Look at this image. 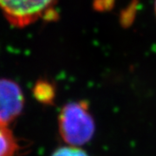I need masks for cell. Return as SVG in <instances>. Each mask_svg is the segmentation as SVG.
<instances>
[{
    "mask_svg": "<svg viewBox=\"0 0 156 156\" xmlns=\"http://www.w3.org/2000/svg\"><path fill=\"white\" fill-rule=\"evenodd\" d=\"M24 96L20 86L10 79H0V122L9 124L22 113Z\"/></svg>",
    "mask_w": 156,
    "mask_h": 156,
    "instance_id": "cell-3",
    "label": "cell"
},
{
    "mask_svg": "<svg viewBox=\"0 0 156 156\" xmlns=\"http://www.w3.org/2000/svg\"><path fill=\"white\" fill-rule=\"evenodd\" d=\"M51 156H89V154L81 148L69 146L57 148Z\"/></svg>",
    "mask_w": 156,
    "mask_h": 156,
    "instance_id": "cell-6",
    "label": "cell"
},
{
    "mask_svg": "<svg viewBox=\"0 0 156 156\" xmlns=\"http://www.w3.org/2000/svg\"><path fill=\"white\" fill-rule=\"evenodd\" d=\"M18 148L12 131L6 124L0 122V156H14Z\"/></svg>",
    "mask_w": 156,
    "mask_h": 156,
    "instance_id": "cell-4",
    "label": "cell"
},
{
    "mask_svg": "<svg viewBox=\"0 0 156 156\" xmlns=\"http://www.w3.org/2000/svg\"><path fill=\"white\" fill-rule=\"evenodd\" d=\"M32 94L39 102L45 105H51L56 98V88L49 81L42 79L35 83Z\"/></svg>",
    "mask_w": 156,
    "mask_h": 156,
    "instance_id": "cell-5",
    "label": "cell"
},
{
    "mask_svg": "<svg viewBox=\"0 0 156 156\" xmlns=\"http://www.w3.org/2000/svg\"><path fill=\"white\" fill-rule=\"evenodd\" d=\"M154 10H155V14H156V1H155V5H154Z\"/></svg>",
    "mask_w": 156,
    "mask_h": 156,
    "instance_id": "cell-7",
    "label": "cell"
},
{
    "mask_svg": "<svg viewBox=\"0 0 156 156\" xmlns=\"http://www.w3.org/2000/svg\"><path fill=\"white\" fill-rule=\"evenodd\" d=\"M58 128L62 139L69 146H83L90 141L95 134V124L87 102L65 104L59 114Z\"/></svg>",
    "mask_w": 156,
    "mask_h": 156,
    "instance_id": "cell-1",
    "label": "cell"
},
{
    "mask_svg": "<svg viewBox=\"0 0 156 156\" xmlns=\"http://www.w3.org/2000/svg\"><path fill=\"white\" fill-rule=\"evenodd\" d=\"M57 0H0V11L14 27L23 28L41 18L56 17Z\"/></svg>",
    "mask_w": 156,
    "mask_h": 156,
    "instance_id": "cell-2",
    "label": "cell"
}]
</instances>
